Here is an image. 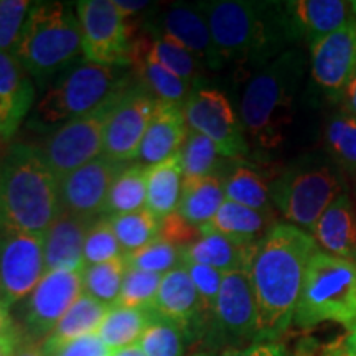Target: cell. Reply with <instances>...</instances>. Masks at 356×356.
<instances>
[{"label":"cell","instance_id":"1","mask_svg":"<svg viewBox=\"0 0 356 356\" xmlns=\"http://www.w3.org/2000/svg\"><path fill=\"white\" fill-rule=\"evenodd\" d=\"M315 251L318 244L314 236L289 222L270 226L257 244L249 267L259 318L257 341H275L291 327Z\"/></svg>","mask_w":356,"mask_h":356},{"label":"cell","instance_id":"2","mask_svg":"<svg viewBox=\"0 0 356 356\" xmlns=\"http://www.w3.org/2000/svg\"><path fill=\"white\" fill-rule=\"evenodd\" d=\"M222 63L266 65L297 42L286 2L213 0L198 3Z\"/></svg>","mask_w":356,"mask_h":356},{"label":"cell","instance_id":"3","mask_svg":"<svg viewBox=\"0 0 356 356\" xmlns=\"http://www.w3.org/2000/svg\"><path fill=\"white\" fill-rule=\"evenodd\" d=\"M60 213V181L38 147L13 142L0 150V233L43 236Z\"/></svg>","mask_w":356,"mask_h":356},{"label":"cell","instance_id":"4","mask_svg":"<svg viewBox=\"0 0 356 356\" xmlns=\"http://www.w3.org/2000/svg\"><path fill=\"white\" fill-rule=\"evenodd\" d=\"M305 65L304 53L299 48H291L249 79L241 99V122L261 149H275L286 139V127L292 121L293 101Z\"/></svg>","mask_w":356,"mask_h":356},{"label":"cell","instance_id":"5","mask_svg":"<svg viewBox=\"0 0 356 356\" xmlns=\"http://www.w3.org/2000/svg\"><path fill=\"white\" fill-rule=\"evenodd\" d=\"M81 55V25L73 8L61 2L33 3L13 51L25 73L44 88Z\"/></svg>","mask_w":356,"mask_h":356},{"label":"cell","instance_id":"6","mask_svg":"<svg viewBox=\"0 0 356 356\" xmlns=\"http://www.w3.org/2000/svg\"><path fill=\"white\" fill-rule=\"evenodd\" d=\"M345 191L343 170L322 152L299 157L269 185L270 202L289 225L310 233L322 213Z\"/></svg>","mask_w":356,"mask_h":356},{"label":"cell","instance_id":"7","mask_svg":"<svg viewBox=\"0 0 356 356\" xmlns=\"http://www.w3.org/2000/svg\"><path fill=\"white\" fill-rule=\"evenodd\" d=\"M131 81L124 68L83 61L65 71L37 102L33 127L56 129L99 109Z\"/></svg>","mask_w":356,"mask_h":356},{"label":"cell","instance_id":"8","mask_svg":"<svg viewBox=\"0 0 356 356\" xmlns=\"http://www.w3.org/2000/svg\"><path fill=\"white\" fill-rule=\"evenodd\" d=\"M356 320V262L318 251L307 264L293 323L314 328L323 322L350 327Z\"/></svg>","mask_w":356,"mask_h":356},{"label":"cell","instance_id":"9","mask_svg":"<svg viewBox=\"0 0 356 356\" xmlns=\"http://www.w3.org/2000/svg\"><path fill=\"white\" fill-rule=\"evenodd\" d=\"M259 318L248 270H233L222 277L220 293L202 340L211 351L239 350L257 341Z\"/></svg>","mask_w":356,"mask_h":356},{"label":"cell","instance_id":"10","mask_svg":"<svg viewBox=\"0 0 356 356\" xmlns=\"http://www.w3.org/2000/svg\"><path fill=\"white\" fill-rule=\"evenodd\" d=\"M76 15L83 33L86 61L104 66H131L134 43L140 29L136 20L126 19L113 0H81Z\"/></svg>","mask_w":356,"mask_h":356},{"label":"cell","instance_id":"11","mask_svg":"<svg viewBox=\"0 0 356 356\" xmlns=\"http://www.w3.org/2000/svg\"><path fill=\"white\" fill-rule=\"evenodd\" d=\"M118 95L104 102L99 109L53 129L42 147H38L58 181L99 157L102 147H104L106 121H108L109 109Z\"/></svg>","mask_w":356,"mask_h":356},{"label":"cell","instance_id":"12","mask_svg":"<svg viewBox=\"0 0 356 356\" xmlns=\"http://www.w3.org/2000/svg\"><path fill=\"white\" fill-rule=\"evenodd\" d=\"M83 293L81 270H51L22 302L20 340L40 345Z\"/></svg>","mask_w":356,"mask_h":356},{"label":"cell","instance_id":"13","mask_svg":"<svg viewBox=\"0 0 356 356\" xmlns=\"http://www.w3.org/2000/svg\"><path fill=\"white\" fill-rule=\"evenodd\" d=\"M157 104V99L144 86L131 79L109 109L102 155L126 165L137 160Z\"/></svg>","mask_w":356,"mask_h":356},{"label":"cell","instance_id":"14","mask_svg":"<svg viewBox=\"0 0 356 356\" xmlns=\"http://www.w3.org/2000/svg\"><path fill=\"white\" fill-rule=\"evenodd\" d=\"M184 114L191 131L208 137L222 157L238 159L249 152L241 119L220 89H195L185 102Z\"/></svg>","mask_w":356,"mask_h":356},{"label":"cell","instance_id":"15","mask_svg":"<svg viewBox=\"0 0 356 356\" xmlns=\"http://www.w3.org/2000/svg\"><path fill=\"white\" fill-rule=\"evenodd\" d=\"M44 273L42 234L0 233V299L7 307L24 302Z\"/></svg>","mask_w":356,"mask_h":356},{"label":"cell","instance_id":"16","mask_svg":"<svg viewBox=\"0 0 356 356\" xmlns=\"http://www.w3.org/2000/svg\"><path fill=\"white\" fill-rule=\"evenodd\" d=\"M356 66V19L310 44V73L315 86L332 102L341 99Z\"/></svg>","mask_w":356,"mask_h":356},{"label":"cell","instance_id":"17","mask_svg":"<svg viewBox=\"0 0 356 356\" xmlns=\"http://www.w3.org/2000/svg\"><path fill=\"white\" fill-rule=\"evenodd\" d=\"M126 163L114 162L104 155L91 160L60 181L61 210L96 220L104 215L106 200L114 180Z\"/></svg>","mask_w":356,"mask_h":356},{"label":"cell","instance_id":"18","mask_svg":"<svg viewBox=\"0 0 356 356\" xmlns=\"http://www.w3.org/2000/svg\"><path fill=\"white\" fill-rule=\"evenodd\" d=\"M152 310L160 317L181 325L188 332L191 340L203 338L208 322L185 264L162 275Z\"/></svg>","mask_w":356,"mask_h":356},{"label":"cell","instance_id":"19","mask_svg":"<svg viewBox=\"0 0 356 356\" xmlns=\"http://www.w3.org/2000/svg\"><path fill=\"white\" fill-rule=\"evenodd\" d=\"M180 43L202 61L204 68L220 70L225 66L211 38L207 17L197 7L173 6L160 20V33Z\"/></svg>","mask_w":356,"mask_h":356},{"label":"cell","instance_id":"20","mask_svg":"<svg viewBox=\"0 0 356 356\" xmlns=\"http://www.w3.org/2000/svg\"><path fill=\"white\" fill-rule=\"evenodd\" d=\"M35 102L32 78L12 53L0 51V140L8 145Z\"/></svg>","mask_w":356,"mask_h":356},{"label":"cell","instance_id":"21","mask_svg":"<svg viewBox=\"0 0 356 356\" xmlns=\"http://www.w3.org/2000/svg\"><path fill=\"white\" fill-rule=\"evenodd\" d=\"M190 127L185 121L184 106L159 102L139 149L137 162L149 168L180 154Z\"/></svg>","mask_w":356,"mask_h":356},{"label":"cell","instance_id":"22","mask_svg":"<svg viewBox=\"0 0 356 356\" xmlns=\"http://www.w3.org/2000/svg\"><path fill=\"white\" fill-rule=\"evenodd\" d=\"M92 221L61 210L43 234L47 273L84 269V241Z\"/></svg>","mask_w":356,"mask_h":356},{"label":"cell","instance_id":"23","mask_svg":"<svg viewBox=\"0 0 356 356\" xmlns=\"http://www.w3.org/2000/svg\"><path fill=\"white\" fill-rule=\"evenodd\" d=\"M286 10L297 38H305L309 44L337 32L355 17L353 2L341 0H296L286 2Z\"/></svg>","mask_w":356,"mask_h":356},{"label":"cell","instance_id":"24","mask_svg":"<svg viewBox=\"0 0 356 356\" xmlns=\"http://www.w3.org/2000/svg\"><path fill=\"white\" fill-rule=\"evenodd\" d=\"M314 238L328 254L355 261L356 218L346 191L322 213L315 226Z\"/></svg>","mask_w":356,"mask_h":356},{"label":"cell","instance_id":"25","mask_svg":"<svg viewBox=\"0 0 356 356\" xmlns=\"http://www.w3.org/2000/svg\"><path fill=\"white\" fill-rule=\"evenodd\" d=\"M259 241L241 243L218 233H207L202 234L197 243L185 249V262L210 266L225 274L233 270L249 273Z\"/></svg>","mask_w":356,"mask_h":356},{"label":"cell","instance_id":"26","mask_svg":"<svg viewBox=\"0 0 356 356\" xmlns=\"http://www.w3.org/2000/svg\"><path fill=\"white\" fill-rule=\"evenodd\" d=\"M131 68L132 74L136 76V81L140 86H144L157 99V102H163V104L185 106V102L188 101V97L197 89V86L178 78L177 74L163 68L162 65L149 60L137 44V38L136 43H134Z\"/></svg>","mask_w":356,"mask_h":356},{"label":"cell","instance_id":"27","mask_svg":"<svg viewBox=\"0 0 356 356\" xmlns=\"http://www.w3.org/2000/svg\"><path fill=\"white\" fill-rule=\"evenodd\" d=\"M111 307L101 304L99 300L92 299L88 293H81L78 300L70 307L65 317L58 322L50 335L40 343V350L43 355H48L58 346L76 340L79 337L97 333L101 323L104 322L106 315L109 314Z\"/></svg>","mask_w":356,"mask_h":356},{"label":"cell","instance_id":"28","mask_svg":"<svg viewBox=\"0 0 356 356\" xmlns=\"http://www.w3.org/2000/svg\"><path fill=\"white\" fill-rule=\"evenodd\" d=\"M270 215L225 200L215 218L200 228L202 234L218 233L241 243H256L267 233Z\"/></svg>","mask_w":356,"mask_h":356},{"label":"cell","instance_id":"29","mask_svg":"<svg viewBox=\"0 0 356 356\" xmlns=\"http://www.w3.org/2000/svg\"><path fill=\"white\" fill-rule=\"evenodd\" d=\"M184 188V170L180 155L147 168V204L155 216L165 218L178 210Z\"/></svg>","mask_w":356,"mask_h":356},{"label":"cell","instance_id":"30","mask_svg":"<svg viewBox=\"0 0 356 356\" xmlns=\"http://www.w3.org/2000/svg\"><path fill=\"white\" fill-rule=\"evenodd\" d=\"M137 44L149 60L162 65L163 68L172 71L178 78L185 79L193 86H197L200 79H202L204 70L202 61L195 55H191L180 43L162 37L159 33L152 37L150 33L140 30L139 37H137Z\"/></svg>","mask_w":356,"mask_h":356},{"label":"cell","instance_id":"31","mask_svg":"<svg viewBox=\"0 0 356 356\" xmlns=\"http://www.w3.org/2000/svg\"><path fill=\"white\" fill-rule=\"evenodd\" d=\"M225 200V185L221 175L188 180L184 181L177 211L191 225L202 228L215 218Z\"/></svg>","mask_w":356,"mask_h":356},{"label":"cell","instance_id":"32","mask_svg":"<svg viewBox=\"0 0 356 356\" xmlns=\"http://www.w3.org/2000/svg\"><path fill=\"white\" fill-rule=\"evenodd\" d=\"M154 318L152 309H131L114 305L101 323L97 335L111 350L136 345Z\"/></svg>","mask_w":356,"mask_h":356},{"label":"cell","instance_id":"33","mask_svg":"<svg viewBox=\"0 0 356 356\" xmlns=\"http://www.w3.org/2000/svg\"><path fill=\"white\" fill-rule=\"evenodd\" d=\"M222 185L226 200L270 215L269 185L256 168L239 163L231 168L228 175L222 177Z\"/></svg>","mask_w":356,"mask_h":356},{"label":"cell","instance_id":"34","mask_svg":"<svg viewBox=\"0 0 356 356\" xmlns=\"http://www.w3.org/2000/svg\"><path fill=\"white\" fill-rule=\"evenodd\" d=\"M147 204V168L132 163L126 165L111 186L106 200L104 216L126 215L144 210Z\"/></svg>","mask_w":356,"mask_h":356},{"label":"cell","instance_id":"35","mask_svg":"<svg viewBox=\"0 0 356 356\" xmlns=\"http://www.w3.org/2000/svg\"><path fill=\"white\" fill-rule=\"evenodd\" d=\"M127 269L126 256L102 262V264L86 266L81 270L83 292L99 300L101 304L114 307L121 296L124 275Z\"/></svg>","mask_w":356,"mask_h":356},{"label":"cell","instance_id":"36","mask_svg":"<svg viewBox=\"0 0 356 356\" xmlns=\"http://www.w3.org/2000/svg\"><path fill=\"white\" fill-rule=\"evenodd\" d=\"M325 145L327 154L341 170L356 173V118L338 111L327 121L325 126Z\"/></svg>","mask_w":356,"mask_h":356},{"label":"cell","instance_id":"37","mask_svg":"<svg viewBox=\"0 0 356 356\" xmlns=\"http://www.w3.org/2000/svg\"><path fill=\"white\" fill-rule=\"evenodd\" d=\"M108 218L119 243H121L124 254L139 251V249L145 248L147 244L159 239L160 218L150 213L147 208L140 211L126 213V215H113Z\"/></svg>","mask_w":356,"mask_h":356},{"label":"cell","instance_id":"38","mask_svg":"<svg viewBox=\"0 0 356 356\" xmlns=\"http://www.w3.org/2000/svg\"><path fill=\"white\" fill-rule=\"evenodd\" d=\"M190 341L193 340L181 325L154 312L152 322L142 335L139 345L145 356H185Z\"/></svg>","mask_w":356,"mask_h":356},{"label":"cell","instance_id":"39","mask_svg":"<svg viewBox=\"0 0 356 356\" xmlns=\"http://www.w3.org/2000/svg\"><path fill=\"white\" fill-rule=\"evenodd\" d=\"M181 170H184V181L198 180L210 175H220L218 165H220V152L216 145L202 136L200 132H188L184 147L180 150Z\"/></svg>","mask_w":356,"mask_h":356},{"label":"cell","instance_id":"40","mask_svg":"<svg viewBox=\"0 0 356 356\" xmlns=\"http://www.w3.org/2000/svg\"><path fill=\"white\" fill-rule=\"evenodd\" d=\"M126 259L127 266L134 269L163 275L185 264V249L173 246L159 238L139 251L126 254Z\"/></svg>","mask_w":356,"mask_h":356},{"label":"cell","instance_id":"41","mask_svg":"<svg viewBox=\"0 0 356 356\" xmlns=\"http://www.w3.org/2000/svg\"><path fill=\"white\" fill-rule=\"evenodd\" d=\"M126 256L124 254L121 243H119L118 236H115L113 226L108 216H99L89 226L86 241H84V267L102 264L118 257Z\"/></svg>","mask_w":356,"mask_h":356},{"label":"cell","instance_id":"42","mask_svg":"<svg viewBox=\"0 0 356 356\" xmlns=\"http://www.w3.org/2000/svg\"><path fill=\"white\" fill-rule=\"evenodd\" d=\"M160 282H162V274L129 267L124 275L121 296L115 305L131 307V309H152Z\"/></svg>","mask_w":356,"mask_h":356},{"label":"cell","instance_id":"43","mask_svg":"<svg viewBox=\"0 0 356 356\" xmlns=\"http://www.w3.org/2000/svg\"><path fill=\"white\" fill-rule=\"evenodd\" d=\"M32 6L26 0H0V51L13 55Z\"/></svg>","mask_w":356,"mask_h":356},{"label":"cell","instance_id":"44","mask_svg":"<svg viewBox=\"0 0 356 356\" xmlns=\"http://www.w3.org/2000/svg\"><path fill=\"white\" fill-rule=\"evenodd\" d=\"M185 269L198 292L204 318H207V322H210V317L213 310H215V304L218 299V293H220V287H221L222 277H225V273H221V270L218 269H213L210 266L197 264V262H185Z\"/></svg>","mask_w":356,"mask_h":356},{"label":"cell","instance_id":"45","mask_svg":"<svg viewBox=\"0 0 356 356\" xmlns=\"http://www.w3.org/2000/svg\"><path fill=\"white\" fill-rule=\"evenodd\" d=\"M159 238L173 244V246L186 249L202 238V231L198 226L191 225L180 213L175 211L160 220Z\"/></svg>","mask_w":356,"mask_h":356},{"label":"cell","instance_id":"46","mask_svg":"<svg viewBox=\"0 0 356 356\" xmlns=\"http://www.w3.org/2000/svg\"><path fill=\"white\" fill-rule=\"evenodd\" d=\"M44 356H113V350L106 346L97 333H91L58 346Z\"/></svg>","mask_w":356,"mask_h":356},{"label":"cell","instance_id":"47","mask_svg":"<svg viewBox=\"0 0 356 356\" xmlns=\"http://www.w3.org/2000/svg\"><path fill=\"white\" fill-rule=\"evenodd\" d=\"M8 309L10 307H7L0 299V345L6 346L12 353H15L17 345L20 341V332Z\"/></svg>","mask_w":356,"mask_h":356},{"label":"cell","instance_id":"48","mask_svg":"<svg viewBox=\"0 0 356 356\" xmlns=\"http://www.w3.org/2000/svg\"><path fill=\"white\" fill-rule=\"evenodd\" d=\"M218 356H289L284 345L277 341H257L239 350H229Z\"/></svg>","mask_w":356,"mask_h":356},{"label":"cell","instance_id":"49","mask_svg":"<svg viewBox=\"0 0 356 356\" xmlns=\"http://www.w3.org/2000/svg\"><path fill=\"white\" fill-rule=\"evenodd\" d=\"M341 102H343V109L346 113L356 118V66L351 73V76L346 83L343 89V95H341Z\"/></svg>","mask_w":356,"mask_h":356},{"label":"cell","instance_id":"50","mask_svg":"<svg viewBox=\"0 0 356 356\" xmlns=\"http://www.w3.org/2000/svg\"><path fill=\"white\" fill-rule=\"evenodd\" d=\"M149 2H121V0H115V7L119 8V12H121L126 19L131 20H137V13L149 8Z\"/></svg>","mask_w":356,"mask_h":356},{"label":"cell","instance_id":"51","mask_svg":"<svg viewBox=\"0 0 356 356\" xmlns=\"http://www.w3.org/2000/svg\"><path fill=\"white\" fill-rule=\"evenodd\" d=\"M343 351L348 356H356V320L348 327V335L345 338Z\"/></svg>","mask_w":356,"mask_h":356},{"label":"cell","instance_id":"52","mask_svg":"<svg viewBox=\"0 0 356 356\" xmlns=\"http://www.w3.org/2000/svg\"><path fill=\"white\" fill-rule=\"evenodd\" d=\"M113 356H145L144 350L140 348L139 343L131 345V346H124V348L115 350Z\"/></svg>","mask_w":356,"mask_h":356},{"label":"cell","instance_id":"53","mask_svg":"<svg viewBox=\"0 0 356 356\" xmlns=\"http://www.w3.org/2000/svg\"><path fill=\"white\" fill-rule=\"evenodd\" d=\"M8 355H13V353L8 348H6V346L0 345V356H8Z\"/></svg>","mask_w":356,"mask_h":356},{"label":"cell","instance_id":"54","mask_svg":"<svg viewBox=\"0 0 356 356\" xmlns=\"http://www.w3.org/2000/svg\"><path fill=\"white\" fill-rule=\"evenodd\" d=\"M190 356H215L213 353H208V351H198V353H193Z\"/></svg>","mask_w":356,"mask_h":356},{"label":"cell","instance_id":"55","mask_svg":"<svg viewBox=\"0 0 356 356\" xmlns=\"http://www.w3.org/2000/svg\"><path fill=\"white\" fill-rule=\"evenodd\" d=\"M333 353H335L337 356H348V355L345 353V351H341V350H335V351H333Z\"/></svg>","mask_w":356,"mask_h":356},{"label":"cell","instance_id":"56","mask_svg":"<svg viewBox=\"0 0 356 356\" xmlns=\"http://www.w3.org/2000/svg\"><path fill=\"white\" fill-rule=\"evenodd\" d=\"M6 144H2V140H0V150H2V149H6Z\"/></svg>","mask_w":356,"mask_h":356},{"label":"cell","instance_id":"57","mask_svg":"<svg viewBox=\"0 0 356 356\" xmlns=\"http://www.w3.org/2000/svg\"><path fill=\"white\" fill-rule=\"evenodd\" d=\"M327 356H337V355H335V353H333V351H330V353H328Z\"/></svg>","mask_w":356,"mask_h":356},{"label":"cell","instance_id":"58","mask_svg":"<svg viewBox=\"0 0 356 356\" xmlns=\"http://www.w3.org/2000/svg\"><path fill=\"white\" fill-rule=\"evenodd\" d=\"M355 262H356V254H355Z\"/></svg>","mask_w":356,"mask_h":356},{"label":"cell","instance_id":"59","mask_svg":"<svg viewBox=\"0 0 356 356\" xmlns=\"http://www.w3.org/2000/svg\"><path fill=\"white\" fill-rule=\"evenodd\" d=\"M8 356H13V355H8Z\"/></svg>","mask_w":356,"mask_h":356},{"label":"cell","instance_id":"60","mask_svg":"<svg viewBox=\"0 0 356 356\" xmlns=\"http://www.w3.org/2000/svg\"><path fill=\"white\" fill-rule=\"evenodd\" d=\"M355 191H356V188H355Z\"/></svg>","mask_w":356,"mask_h":356}]
</instances>
